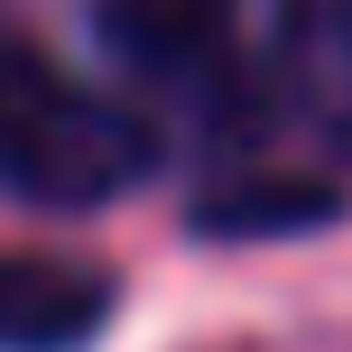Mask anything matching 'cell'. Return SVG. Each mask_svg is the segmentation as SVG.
Masks as SVG:
<instances>
[{
  "label": "cell",
  "mask_w": 352,
  "mask_h": 352,
  "mask_svg": "<svg viewBox=\"0 0 352 352\" xmlns=\"http://www.w3.org/2000/svg\"><path fill=\"white\" fill-rule=\"evenodd\" d=\"M111 324V278L65 250H0V352H84Z\"/></svg>",
  "instance_id": "obj_2"
},
{
  "label": "cell",
  "mask_w": 352,
  "mask_h": 352,
  "mask_svg": "<svg viewBox=\"0 0 352 352\" xmlns=\"http://www.w3.org/2000/svg\"><path fill=\"white\" fill-rule=\"evenodd\" d=\"M287 84L306 121L352 158V0H287Z\"/></svg>",
  "instance_id": "obj_4"
},
{
  "label": "cell",
  "mask_w": 352,
  "mask_h": 352,
  "mask_svg": "<svg viewBox=\"0 0 352 352\" xmlns=\"http://www.w3.org/2000/svg\"><path fill=\"white\" fill-rule=\"evenodd\" d=\"M148 158H158V140L121 93L65 74L37 37L0 28V186L10 195L84 213V204L130 195Z\"/></svg>",
  "instance_id": "obj_1"
},
{
  "label": "cell",
  "mask_w": 352,
  "mask_h": 352,
  "mask_svg": "<svg viewBox=\"0 0 352 352\" xmlns=\"http://www.w3.org/2000/svg\"><path fill=\"white\" fill-rule=\"evenodd\" d=\"M343 195L306 186V176H269V186H223L195 204V232H223V241H250V232H297V223H334Z\"/></svg>",
  "instance_id": "obj_5"
},
{
  "label": "cell",
  "mask_w": 352,
  "mask_h": 352,
  "mask_svg": "<svg viewBox=\"0 0 352 352\" xmlns=\"http://www.w3.org/2000/svg\"><path fill=\"white\" fill-rule=\"evenodd\" d=\"M232 10L241 0H93L111 56L130 74H158V84H195L204 65H223Z\"/></svg>",
  "instance_id": "obj_3"
}]
</instances>
